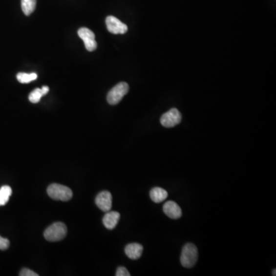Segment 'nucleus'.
I'll return each mask as SVG.
<instances>
[{
	"mask_svg": "<svg viewBox=\"0 0 276 276\" xmlns=\"http://www.w3.org/2000/svg\"><path fill=\"white\" fill-rule=\"evenodd\" d=\"M164 213L170 219H177L182 216V210L177 203L173 201H168L163 207Z\"/></svg>",
	"mask_w": 276,
	"mask_h": 276,
	"instance_id": "nucleus-9",
	"label": "nucleus"
},
{
	"mask_svg": "<svg viewBox=\"0 0 276 276\" xmlns=\"http://www.w3.org/2000/svg\"><path fill=\"white\" fill-rule=\"evenodd\" d=\"M129 91L128 84L126 82H120L112 87L107 95V101L110 106L118 105Z\"/></svg>",
	"mask_w": 276,
	"mask_h": 276,
	"instance_id": "nucleus-4",
	"label": "nucleus"
},
{
	"mask_svg": "<svg viewBox=\"0 0 276 276\" xmlns=\"http://www.w3.org/2000/svg\"><path fill=\"white\" fill-rule=\"evenodd\" d=\"M107 30L112 34H125L127 32V25L114 16H107L106 20Z\"/></svg>",
	"mask_w": 276,
	"mask_h": 276,
	"instance_id": "nucleus-6",
	"label": "nucleus"
},
{
	"mask_svg": "<svg viewBox=\"0 0 276 276\" xmlns=\"http://www.w3.org/2000/svg\"><path fill=\"white\" fill-rule=\"evenodd\" d=\"M120 217H121V215L119 212H116V211H108L104 216V225L107 230H113L115 228V226L119 222Z\"/></svg>",
	"mask_w": 276,
	"mask_h": 276,
	"instance_id": "nucleus-11",
	"label": "nucleus"
},
{
	"mask_svg": "<svg viewBox=\"0 0 276 276\" xmlns=\"http://www.w3.org/2000/svg\"><path fill=\"white\" fill-rule=\"evenodd\" d=\"M12 195V189L9 186H3L0 188V206H4L9 202Z\"/></svg>",
	"mask_w": 276,
	"mask_h": 276,
	"instance_id": "nucleus-15",
	"label": "nucleus"
},
{
	"mask_svg": "<svg viewBox=\"0 0 276 276\" xmlns=\"http://www.w3.org/2000/svg\"><path fill=\"white\" fill-rule=\"evenodd\" d=\"M67 235V226L63 223H53L45 230L44 236L49 242H59L63 240Z\"/></svg>",
	"mask_w": 276,
	"mask_h": 276,
	"instance_id": "nucleus-2",
	"label": "nucleus"
},
{
	"mask_svg": "<svg viewBox=\"0 0 276 276\" xmlns=\"http://www.w3.org/2000/svg\"><path fill=\"white\" fill-rule=\"evenodd\" d=\"M79 37L82 39L85 42L86 49L89 52H93L97 48L96 41H95V36L92 31L87 28H81L78 31Z\"/></svg>",
	"mask_w": 276,
	"mask_h": 276,
	"instance_id": "nucleus-7",
	"label": "nucleus"
},
{
	"mask_svg": "<svg viewBox=\"0 0 276 276\" xmlns=\"http://www.w3.org/2000/svg\"><path fill=\"white\" fill-rule=\"evenodd\" d=\"M150 196L154 203H160L168 198V192L161 187H153L150 191Z\"/></svg>",
	"mask_w": 276,
	"mask_h": 276,
	"instance_id": "nucleus-12",
	"label": "nucleus"
},
{
	"mask_svg": "<svg viewBox=\"0 0 276 276\" xmlns=\"http://www.w3.org/2000/svg\"><path fill=\"white\" fill-rule=\"evenodd\" d=\"M182 115L176 108H172L164 113L161 118V124L165 127H173L181 122Z\"/></svg>",
	"mask_w": 276,
	"mask_h": 276,
	"instance_id": "nucleus-5",
	"label": "nucleus"
},
{
	"mask_svg": "<svg viewBox=\"0 0 276 276\" xmlns=\"http://www.w3.org/2000/svg\"><path fill=\"white\" fill-rule=\"evenodd\" d=\"M20 276H38L39 275L29 269H23L20 272Z\"/></svg>",
	"mask_w": 276,
	"mask_h": 276,
	"instance_id": "nucleus-19",
	"label": "nucleus"
},
{
	"mask_svg": "<svg viewBox=\"0 0 276 276\" xmlns=\"http://www.w3.org/2000/svg\"><path fill=\"white\" fill-rule=\"evenodd\" d=\"M273 273H273V276H276V269H274V272H273Z\"/></svg>",
	"mask_w": 276,
	"mask_h": 276,
	"instance_id": "nucleus-20",
	"label": "nucleus"
},
{
	"mask_svg": "<svg viewBox=\"0 0 276 276\" xmlns=\"http://www.w3.org/2000/svg\"><path fill=\"white\" fill-rule=\"evenodd\" d=\"M95 203L101 211L108 212L112 207V196L108 191H102L96 196Z\"/></svg>",
	"mask_w": 276,
	"mask_h": 276,
	"instance_id": "nucleus-8",
	"label": "nucleus"
},
{
	"mask_svg": "<svg viewBox=\"0 0 276 276\" xmlns=\"http://www.w3.org/2000/svg\"><path fill=\"white\" fill-rule=\"evenodd\" d=\"M116 276H130V274L129 272L127 271V269L126 268L123 267V266H120L117 269V272H116Z\"/></svg>",
	"mask_w": 276,
	"mask_h": 276,
	"instance_id": "nucleus-18",
	"label": "nucleus"
},
{
	"mask_svg": "<svg viewBox=\"0 0 276 276\" xmlns=\"http://www.w3.org/2000/svg\"><path fill=\"white\" fill-rule=\"evenodd\" d=\"M9 240L8 239H5V238H2L1 235H0V250H7L9 248Z\"/></svg>",
	"mask_w": 276,
	"mask_h": 276,
	"instance_id": "nucleus-17",
	"label": "nucleus"
},
{
	"mask_svg": "<svg viewBox=\"0 0 276 276\" xmlns=\"http://www.w3.org/2000/svg\"><path fill=\"white\" fill-rule=\"evenodd\" d=\"M198 260V250L192 243H187L182 250L180 263L185 268H192Z\"/></svg>",
	"mask_w": 276,
	"mask_h": 276,
	"instance_id": "nucleus-1",
	"label": "nucleus"
},
{
	"mask_svg": "<svg viewBox=\"0 0 276 276\" xmlns=\"http://www.w3.org/2000/svg\"><path fill=\"white\" fill-rule=\"evenodd\" d=\"M21 9L25 16H30L36 7V0H21Z\"/></svg>",
	"mask_w": 276,
	"mask_h": 276,
	"instance_id": "nucleus-14",
	"label": "nucleus"
},
{
	"mask_svg": "<svg viewBox=\"0 0 276 276\" xmlns=\"http://www.w3.org/2000/svg\"><path fill=\"white\" fill-rule=\"evenodd\" d=\"M48 196L55 200H62V201H68L71 200L73 195V192L69 187L61 184H51L47 189Z\"/></svg>",
	"mask_w": 276,
	"mask_h": 276,
	"instance_id": "nucleus-3",
	"label": "nucleus"
},
{
	"mask_svg": "<svg viewBox=\"0 0 276 276\" xmlns=\"http://www.w3.org/2000/svg\"><path fill=\"white\" fill-rule=\"evenodd\" d=\"M144 247L139 243H130L125 247V254L132 260H137L142 255Z\"/></svg>",
	"mask_w": 276,
	"mask_h": 276,
	"instance_id": "nucleus-10",
	"label": "nucleus"
},
{
	"mask_svg": "<svg viewBox=\"0 0 276 276\" xmlns=\"http://www.w3.org/2000/svg\"><path fill=\"white\" fill-rule=\"evenodd\" d=\"M38 75L36 73L27 74L23 72H20L17 74V80L21 83V84H26L29 82H32L37 79Z\"/></svg>",
	"mask_w": 276,
	"mask_h": 276,
	"instance_id": "nucleus-16",
	"label": "nucleus"
},
{
	"mask_svg": "<svg viewBox=\"0 0 276 276\" xmlns=\"http://www.w3.org/2000/svg\"><path fill=\"white\" fill-rule=\"evenodd\" d=\"M48 91H49V87L48 86H43L41 89L36 88L34 91L30 93L29 96V101L33 104L39 103L41 100L42 97L46 95Z\"/></svg>",
	"mask_w": 276,
	"mask_h": 276,
	"instance_id": "nucleus-13",
	"label": "nucleus"
}]
</instances>
